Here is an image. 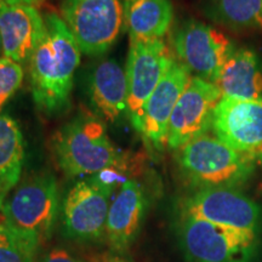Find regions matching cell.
<instances>
[{
    "label": "cell",
    "instance_id": "obj_18",
    "mask_svg": "<svg viewBox=\"0 0 262 262\" xmlns=\"http://www.w3.org/2000/svg\"><path fill=\"white\" fill-rule=\"evenodd\" d=\"M124 26L130 39H163L173 18L170 0H124Z\"/></svg>",
    "mask_w": 262,
    "mask_h": 262
},
{
    "label": "cell",
    "instance_id": "obj_12",
    "mask_svg": "<svg viewBox=\"0 0 262 262\" xmlns=\"http://www.w3.org/2000/svg\"><path fill=\"white\" fill-rule=\"evenodd\" d=\"M212 131L232 148L256 155L262 150V100L222 96L214 111Z\"/></svg>",
    "mask_w": 262,
    "mask_h": 262
},
{
    "label": "cell",
    "instance_id": "obj_17",
    "mask_svg": "<svg viewBox=\"0 0 262 262\" xmlns=\"http://www.w3.org/2000/svg\"><path fill=\"white\" fill-rule=\"evenodd\" d=\"M216 85L222 96L262 100V58L248 48L235 49Z\"/></svg>",
    "mask_w": 262,
    "mask_h": 262
},
{
    "label": "cell",
    "instance_id": "obj_24",
    "mask_svg": "<svg viewBox=\"0 0 262 262\" xmlns=\"http://www.w3.org/2000/svg\"><path fill=\"white\" fill-rule=\"evenodd\" d=\"M41 0H6V3H22V4H28V5H34L38 4Z\"/></svg>",
    "mask_w": 262,
    "mask_h": 262
},
{
    "label": "cell",
    "instance_id": "obj_13",
    "mask_svg": "<svg viewBox=\"0 0 262 262\" xmlns=\"http://www.w3.org/2000/svg\"><path fill=\"white\" fill-rule=\"evenodd\" d=\"M191 72L173 60L147 101L141 135L153 148L163 149L168 141L169 122L180 96L191 80Z\"/></svg>",
    "mask_w": 262,
    "mask_h": 262
},
{
    "label": "cell",
    "instance_id": "obj_27",
    "mask_svg": "<svg viewBox=\"0 0 262 262\" xmlns=\"http://www.w3.org/2000/svg\"><path fill=\"white\" fill-rule=\"evenodd\" d=\"M3 54V45H2V38H0V55Z\"/></svg>",
    "mask_w": 262,
    "mask_h": 262
},
{
    "label": "cell",
    "instance_id": "obj_4",
    "mask_svg": "<svg viewBox=\"0 0 262 262\" xmlns=\"http://www.w3.org/2000/svg\"><path fill=\"white\" fill-rule=\"evenodd\" d=\"M54 153L60 168L70 176L96 175L120 163L123 155L107 135L101 120L80 116L55 134Z\"/></svg>",
    "mask_w": 262,
    "mask_h": 262
},
{
    "label": "cell",
    "instance_id": "obj_15",
    "mask_svg": "<svg viewBox=\"0 0 262 262\" xmlns=\"http://www.w3.org/2000/svg\"><path fill=\"white\" fill-rule=\"evenodd\" d=\"M147 198L142 186L129 179L120 186L108 211L106 233L111 247L125 250L139 234L147 211Z\"/></svg>",
    "mask_w": 262,
    "mask_h": 262
},
{
    "label": "cell",
    "instance_id": "obj_3",
    "mask_svg": "<svg viewBox=\"0 0 262 262\" xmlns=\"http://www.w3.org/2000/svg\"><path fill=\"white\" fill-rule=\"evenodd\" d=\"M58 212V187L50 173L34 176L12 189L0 205L3 222L38 249L50 238Z\"/></svg>",
    "mask_w": 262,
    "mask_h": 262
},
{
    "label": "cell",
    "instance_id": "obj_5",
    "mask_svg": "<svg viewBox=\"0 0 262 262\" xmlns=\"http://www.w3.org/2000/svg\"><path fill=\"white\" fill-rule=\"evenodd\" d=\"M180 243L191 262H251L257 238L254 232L182 216Z\"/></svg>",
    "mask_w": 262,
    "mask_h": 262
},
{
    "label": "cell",
    "instance_id": "obj_8",
    "mask_svg": "<svg viewBox=\"0 0 262 262\" xmlns=\"http://www.w3.org/2000/svg\"><path fill=\"white\" fill-rule=\"evenodd\" d=\"M173 49L180 60L195 77L216 84L229 57L233 41L224 33L196 19H187L173 34Z\"/></svg>",
    "mask_w": 262,
    "mask_h": 262
},
{
    "label": "cell",
    "instance_id": "obj_16",
    "mask_svg": "<svg viewBox=\"0 0 262 262\" xmlns=\"http://www.w3.org/2000/svg\"><path fill=\"white\" fill-rule=\"evenodd\" d=\"M89 97L95 112L108 123H116L127 113L125 70L114 60L100 62L89 81Z\"/></svg>",
    "mask_w": 262,
    "mask_h": 262
},
{
    "label": "cell",
    "instance_id": "obj_19",
    "mask_svg": "<svg viewBox=\"0 0 262 262\" xmlns=\"http://www.w3.org/2000/svg\"><path fill=\"white\" fill-rule=\"evenodd\" d=\"M25 142L18 123L0 114V205L21 178Z\"/></svg>",
    "mask_w": 262,
    "mask_h": 262
},
{
    "label": "cell",
    "instance_id": "obj_11",
    "mask_svg": "<svg viewBox=\"0 0 262 262\" xmlns=\"http://www.w3.org/2000/svg\"><path fill=\"white\" fill-rule=\"evenodd\" d=\"M112 193L94 176L75 183L63 203L66 234L77 239L100 238L106 232Z\"/></svg>",
    "mask_w": 262,
    "mask_h": 262
},
{
    "label": "cell",
    "instance_id": "obj_10",
    "mask_svg": "<svg viewBox=\"0 0 262 262\" xmlns=\"http://www.w3.org/2000/svg\"><path fill=\"white\" fill-rule=\"evenodd\" d=\"M182 216L257 233L260 208L237 188H201L183 202Z\"/></svg>",
    "mask_w": 262,
    "mask_h": 262
},
{
    "label": "cell",
    "instance_id": "obj_1",
    "mask_svg": "<svg viewBox=\"0 0 262 262\" xmlns=\"http://www.w3.org/2000/svg\"><path fill=\"white\" fill-rule=\"evenodd\" d=\"M44 21L45 34L29 61V77L35 106L52 114L70 104L81 52L61 16L49 12Z\"/></svg>",
    "mask_w": 262,
    "mask_h": 262
},
{
    "label": "cell",
    "instance_id": "obj_6",
    "mask_svg": "<svg viewBox=\"0 0 262 262\" xmlns=\"http://www.w3.org/2000/svg\"><path fill=\"white\" fill-rule=\"evenodd\" d=\"M61 15L81 54L106 52L124 25L120 0H63Z\"/></svg>",
    "mask_w": 262,
    "mask_h": 262
},
{
    "label": "cell",
    "instance_id": "obj_14",
    "mask_svg": "<svg viewBox=\"0 0 262 262\" xmlns=\"http://www.w3.org/2000/svg\"><path fill=\"white\" fill-rule=\"evenodd\" d=\"M45 34V21L33 5L5 3L0 9L3 55L19 64L27 63Z\"/></svg>",
    "mask_w": 262,
    "mask_h": 262
},
{
    "label": "cell",
    "instance_id": "obj_22",
    "mask_svg": "<svg viewBox=\"0 0 262 262\" xmlns=\"http://www.w3.org/2000/svg\"><path fill=\"white\" fill-rule=\"evenodd\" d=\"M24 67L11 58L0 57V114L24 81Z\"/></svg>",
    "mask_w": 262,
    "mask_h": 262
},
{
    "label": "cell",
    "instance_id": "obj_21",
    "mask_svg": "<svg viewBox=\"0 0 262 262\" xmlns=\"http://www.w3.org/2000/svg\"><path fill=\"white\" fill-rule=\"evenodd\" d=\"M37 249L18 238L0 222V262H33Z\"/></svg>",
    "mask_w": 262,
    "mask_h": 262
},
{
    "label": "cell",
    "instance_id": "obj_20",
    "mask_svg": "<svg viewBox=\"0 0 262 262\" xmlns=\"http://www.w3.org/2000/svg\"><path fill=\"white\" fill-rule=\"evenodd\" d=\"M199 8L209 19L233 31H262V0H199Z\"/></svg>",
    "mask_w": 262,
    "mask_h": 262
},
{
    "label": "cell",
    "instance_id": "obj_25",
    "mask_svg": "<svg viewBox=\"0 0 262 262\" xmlns=\"http://www.w3.org/2000/svg\"><path fill=\"white\" fill-rule=\"evenodd\" d=\"M256 163L261 164V166H262V150H260V152L256 153Z\"/></svg>",
    "mask_w": 262,
    "mask_h": 262
},
{
    "label": "cell",
    "instance_id": "obj_7",
    "mask_svg": "<svg viewBox=\"0 0 262 262\" xmlns=\"http://www.w3.org/2000/svg\"><path fill=\"white\" fill-rule=\"evenodd\" d=\"M163 39H130L125 67L127 84V116L141 134L147 101L173 62Z\"/></svg>",
    "mask_w": 262,
    "mask_h": 262
},
{
    "label": "cell",
    "instance_id": "obj_23",
    "mask_svg": "<svg viewBox=\"0 0 262 262\" xmlns=\"http://www.w3.org/2000/svg\"><path fill=\"white\" fill-rule=\"evenodd\" d=\"M42 262H81V261L78 260V258H75L74 256H72V255L68 253L67 250H64V249L56 248V249H52Z\"/></svg>",
    "mask_w": 262,
    "mask_h": 262
},
{
    "label": "cell",
    "instance_id": "obj_9",
    "mask_svg": "<svg viewBox=\"0 0 262 262\" xmlns=\"http://www.w3.org/2000/svg\"><path fill=\"white\" fill-rule=\"evenodd\" d=\"M222 94L210 81L192 77L173 108L166 145L179 149L212 129L214 111Z\"/></svg>",
    "mask_w": 262,
    "mask_h": 262
},
{
    "label": "cell",
    "instance_id": "obj_26",
    "mask_svg": "<svg viewBox=\"0 0 262 262\" xmlns=\"http://www.w3.org/2000/svg\"><path fill=\"white\" fill-rule=\"evenodd\" d=\"M5 3H6V0H0V9L5 5Z\"/></svg>",
    "mask_w": 262,
    "mask_h": 262
},
{
    "label": "cell",
    "instance_id": "obj_2",
    "mask_svg": "<svg viewBox=\"0 0 262 262\" xmlns=\"http://www.w3.org/2000/svg\"><path fill=\"white\" fill-rule=\"evenodd\" d=\"M176 159L183 176L199 189L238 188L251 178L256 164V155L232 148L208 134L179 148Z\"/></svg>",
    "mask_w": 262,
    "mask_h": 262
}]
</instances>
